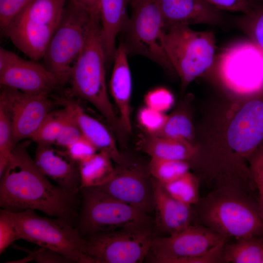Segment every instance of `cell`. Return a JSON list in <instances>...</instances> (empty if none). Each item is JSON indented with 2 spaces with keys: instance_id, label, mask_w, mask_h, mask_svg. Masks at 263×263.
I'll list each match as a JSON object with an SVG mask.
<instances>
[{
  "instance_id": "cell-1",
  "label": "cell",
  "mask_w": 263,
  "mask_h": 263,
  "mask_svg": "<svg viewBox=\"0 0 263 263\" xmlns=\"http://www.w3.org/2000/svg\"><path fill=\"white\" fill-rule=\"evenodd\" d=\"M28 142L15 145L12 156L0 176V206L19 212L38 210L76 225L78 194L53 184L39 170L27 150Z\"/></svg>"
},
{
  "instance_id": "cell-2",
  "label": "cell",
  "mask_w": 263,
  "mask_h": 263,
  "mask_svg": "<svg viewBox=\"0 0 263 263\" xmlns=\"http://www.w3.org/2000/svg\"><path fill=\"white\" fill-rule=\"evenodd\" d=\"M193 206L196 224L225 239L263 236V219L258 202L242 189L231 186L214 188Z\"/></svg>"
},
{
  "instance_id": "cell-3",
  "label": "cell",
  "mask_w": 263,
  "mask_h": 263,
  "mask_svg": "<svg viewBox=\"0 0 263 263\" xmlns=\"http://www.w3.org/2000/svg\"><path fill=\"white\" fill-rule=\"evenodd\" d=\"M107 61L100 20H94L85 47L76 61L69 80L72 94L94 106L108 122L118 141L127 143L125 130L109 99L106 83Z\"/></svg>"
},
{
  "instance_id": "cell-4",
  "label": "cell",
  "mask_w": 263,
  "mask_h": 263,
  "mask_svg": "<svg viewBox=\"0 0 263 263\" xmlns=\"http://www.w3.org/2000/svg\"><path fill=\"white\" fill-rule=\"evenodd\" d=\"M65 0H31L2 31L31 60L42 59L61 19Z\"/></svg>"
},
{
  "instance_id": "cell-5",
  "label": "cell",
  "mask_w": 263,
  "mask_h": 263,
  "mask_svg": "<svg viewBox=\"0 0 263 263\" xmlns=\"http://www.w3.org/2000/svg\"><path fill=\"white\" fill-rule=\"evenodd\" d=\"M76 227L83 236L124 228H153L148 213L96 188H81Z\"/></svg>"
},
{
  "instance_id": "cell-6",
  "label": "cell",
  "mask_w": 263,
  "mask_h": 263,
  "mask_svg": "<svg viewBox=\"0 0 263 263\" xmlns=\"http://www.w3.org/2000/svg\"><path fill=\"white\" fill-rule=\"evenodd\" d=\"M74 0L66 2L59 23L42 59L43 65L65 82L89 37L95 19Z\"/></svg>"
},
{
  "instance_id": "cell-7",
  "label": "cell",
  "mask_w": 263,
  "mask_h": 263,
  "mask_svg": "<svg viewBox=\"0 0 263 263\" xmlns=\"http://www.w3.org/2000/svg\"><path fill=\"white\" fill-rule=\"evenodd\" d=\"M163 43L167 56L185 88L212 65L216 50L214 33L197 31L189 25L166 28Z\"/></svg>"
},
{
  "instance_id": "cell-8",
  "label": "cell",
  "mask_w": 263,
  "mask_h": 263,
  "mask_svg": "<svg viewBox=\"0 0 263 263\" xmlns=\"http://www.w3.org/2000/svg\"><path fill=\"white\" fill-rule=\"evenodd\" d=\"M9 212L19 239L53 250L73 263H93L84 253L83 236L73 224L59 218L40 216L32 209Z\"/></svg>"
},
{
  "instance_id": "cell-9",
  "label": "cell",
  "mask_w": 263,
  "mask_h": 263,
  "mask_svg": "<svg viewBox=\"0 0 263 263\" xmlns=\"http://www.w3.org/2000/svg\"><path fill=\"white\" fill-rule=\"evenodd\" d=\"M130 3L132 15L121 32L128 54L145 56L175 72L164 48L165 24L157 5L153 0H131Z\"/></svg>"
},
{
  "instance_id": "cell-10",
  "label": "cell",
  "mask_w": 263,
  "mask_h": 263,
  "mask_svg": "<svg viewBox=\"0 0 263 263\" xmlns=\"http://www.w3.org/2000/svg\"><path fill=\"white\" fill-rule=\"evenodd\" d=\"M153 228H124L83 236L84 253L93 263H140L155 237Z\"/></svg>"
},
{
  "instance_id": "cell-11",
  "label": "cell",
  "mask_w": 263,
  "mask_h": 263,
  "mask_svg": "<svg viewBox=\"0 0 263 263\" xmlns=\"http://www.w3.org/2000/svg\"><path fill=\"white\" fill-rule=\"evenodd\" d=\"M219 69L225 84L235 92L251 94L263 89V53L251 41L226 48L219 57Z\"/></svg>"
},
{
  "instance_id": "cell-12",
  "label": "cell",
  "mask_w": 263,
  "mask_h": 263,
  "mask_svg": "<svg viewBox=\"0 0 263 263\" xmlns=\"http://www.w3.org/2000/svg\"><path fill=\"white\" fill-rule=\"evenodd\" d=\"M116 165L112 178L95 188L148 214L154 211V179L148 165L145 166L127 158Z\"/></svg>"
},
{
  "instance_id": "cell-13",
  "label": "cell",
  "mask_w": 263,
  "mask_h": 263,
  "mask_svg": "<svg viewBox=\"0 0 263 263\" xmlns=\"http://www.w3.org/2000/svg\"><path fill=\"white\" fill-rule=\"evenodd\" d=\"M65 81L38 61L27 60L3 47L0 48L1 86L24 93L48 94Z\"/></svg>"
},
{
  "instance_id": "cell-14",
  "label": "cell",
  "mask_w": 263,
  "mask_h": 263,
  "mask_svg": "<svg viewBox=\"0 0 263 263\" xmlns=\"http://www.w3.org/2000/svg\"><path fill=\"white\" fill-rule=\"evenodd\" d=\"M226 240L209 228L191 224L166 237L155 236L147 257L155 263H175L178 260L205 253Z\"/></svg>"
},
{
  "instance_id": "cell-15",
  "label": "cell",
  "mask_w": 263,
  "mask_h": 263,
  "mask_svg": "<svg viewBox=\"0 0 263 263\" xmlns=\"http://www.w3.org/2000/svg\"><path fill=\"white\" fill-rule=\"evenodd\" d=\"M0 106L11 123L15 144L30 138L51 111L52 103L48 94H34L1 86Z\"/></svg>"
},
{
  "instance_id": "cell-16",
  "label": "cell",
  "mask_w": 263,
  "mask_h": 263,
  "mask_svg": "<svg viewBox=\"0 0 263 263\" xmlns=\"http://www.w3.org/2000/svg\"><path fill=\"white\" fill-rule=\"evenodd\" d=\"M247 100L231 120L227 141L237 155L248 158L263 142V98Z\"/></svg>"
},
{
  "instance_id": "cell-17",
  "label": "cell",
  "mask_w": 263,
  "mask_h": 263,
  "mask_svg": "<svg viewBox=\"0 0 263 263\" xmlns=\"http://www.w3.org/2000/svg\"><path fill=\"white\" fill-rule=\"evenodd\" d=\"M39 170L67 191L78 194L80 189L78 163L51 144H38L34 159Z\"/></svg>"
},
{
  "instance_id": "cell-18",
  "label": "cell",
  "mask_w": 263,
  "mask_h": 263,
  "mask_svg": "<svg viewBox=\"0 0 263 263\" xmlns=\"http://www.w3.org/2000/svg\"><path fill=\"white\" fill-rule=\"evenodd\" d=\"M163 17L166 28L177 25H218L221 11L205 0H153Z\"/></svg>"
},
{
  "instance_id": "cell-19",
  "label": "cell",
  "mask_w": 263,
  "mask_h": 263,
  "mask_svg": "<svg viewBox=\"0 0 263 263\" xmlns=\"http://www.w3.org/2000/svg\"><path fill=\"white\" fill-rule=\"evenodd\" d=\"M155 227L168 235L177 232L192 224V206L170 196L162 185L154 179Z\"/></svg>"
},
{
  "instance_id": "cell-20",
  "label": "cell",
  "mask_w": 263,
  "mask_h": 263,
  "mask_svg": "<svg viewBox=\"0 0 263 263\" xmlns=\"http://www.w3.org/2000/svg\"><path fill=\"white\" fill-rule=\"evenodd\" d=\"M128 52L122 42L117 46L114 56L110 90L119 112V118L128 134L131 133V99L132 91L131 72Z\"/></svg>"
},
{
  "instance_id": "cell-21",
  "label": "cell",
  "mask_w": 263,
  "mask_h": 263,
  "mask_svg": "<svg viewBox=\"0 0 263 263\" xmlns=\"http://www.w3.org/2000/svg\"><path fill=\"white\" fill-rule=\"evenodd\" d=\"M131 0H98L101 35L107 61H113L116 40L128 19V4Z\"/></svg>"
},
{
  "instance_id": "cell-22",
  "label": "cell",
  "mask_w": 263,
  "mask_h": 263,
  "mask_svg": "<svg viewBox=\"0 0 263 263\" xmlns=\"http://www.w3.org/2000/svg\"><path fill=\"white\" fill-rule=\"evenodd\" d=\"M83 136L101 152L107 154L116 164L122 163L126 157L119 151L110 131L102 123L86 113L81 107L70 102Z\"/></svg>"
},
{
  "instance_id": "cell-23",
  "label": "cell",
  "mask_w": 263,
  "mask_h": 263,
  "mask_svg": "<svg viewBox=\"0 0 263 263\" xmlns=\"http://www.w3.org/2000/svg\"><path fill=\"white\" fill-rule=\"evenodd\" d=\"M140 148L150 157L184 161L189 164L197 152L189 142L149 134L141 143Z\"/></svg>"
},
{
  "instance_id": "cell-24",
  "label": "cell",
  "mask_w": 263,
  "mask_h": 263,
  "mask_svg": "<svg viewBox=\"0 0 263 263\" xmlns=\"http://www.w3.org/2000/svg\"><path fill=\"white\" fill-rule=\"evenodd\" d=\"M113 161L106 153L99 151L78 163L80 188L101 186L113 177Z\"/></svg>"
},
{
  "instance_id": "cell-25",
  "label": "cell",
  "mask_w": 263,
  "mask_h": 263,
  "mask_svg": "<svg viewBox=\"0 0 263 263\" xmlns=\"http://www.w3.org/2000/svg\"><path fill=\"white\" fill-rule=\"evenodd\" d=\"M250 237L237 239V241L224 245L223 263H263V239Z\"/></svg>"
},
{
  "instance_id": "cell-26",
  "label": "cell",
  "mask_w": 263,
  "mask_h": 263,
  "mask_svg": "<svg viewBox=\"0 0 263 263\" xmlns=\"http://www.w3.org/2000/svg\"><path fill=\"white\" fill-rule=\"evenodd\" d=\"M161 185L170 196L186 205L193 206L200 200L199 181L189 171L170 183Z\"/></svg>"
},
{
  "instance_id": "cell-27",
  "label": "cell",
  "mask_w": 263,
  "mask_h": 263,
  "mask_svg": "<svg viewBox=\"0 0 263 263\" xmlns=\"http://www.w3.org/2000/svg\"><path fill=\"white\" fill-rule=\"evenodd\" d=\"M148 167L152 178L164 185L188 172L190 164L184 161L150 157Z\"/></svg>"
},
{
  "instance_id": "cell-28",
  "label": "cell",
  "mask_w": 263,
  "mask_h": 263,
  "mask_svg": "<svg viewBox=\"0 0 263 263\" xmlns=\"http://www.w3.org/2000/svg\"><path fill=\"white\" fill-rule=\"evenodd\" d=\"M192 133V124L188 116L177 112L167 116L163 127L154 135L190 142Z\"/></svg>"
},
{
  "instance_id": "cell-29",
  "label": "cell",
  "mask_w": 263,
  "mask_h": 263,
  "mask_svg": "<svg viewBox=\"0 0 263 263\" xmlns=\"http://www.w3.org/2000/svg\"><path fill=\"white\" fill-rule=\"evenodd\" d=\"M63 119V109L51 111L30 139L38 144H55L59 135Z\"/></svg>"
},
{
  "instance_id": "cell-30",
  "label": "cell",
  "mask_w": 263,
  "mask_h": 263,
  "mask_svg": "<svg viewBox=\"0 0 263 263\" xmlns=\"http://www.w3.org/2000/svg\"><path fill=\"white\" fill-rule=\"evenodd\" d=\"M63 109V119L60 131L56 145L66 148L83 135L70 102Z\"/></svg>"
},
{
  "instance_id": "cell-31",
  "label": "cell",
  "mask_w": 263,
  "mask_h": 263,
  "mask_svg": "<svg viewBox=\"0 0 263 263\" xmlns=\"http://www.w3.org/2000/svg\"><path fill=\"white\" fill-rule=\"evenodd\" d=\"M15 146L10 120L0 106V176L9 162Z\"/></svg>"
},
{
  "instance_id": "cell-32",
  "label": "cell",
  "mask_w": 263,
  "mask_h": 263,
  "mask_svg": "<svg viewBox=\"0 0 263 263\" xmlns=\"http://www.w3.org/2000/svg\"><path fill=\"white\" fill-rule=\"evenodd\" d=\"M242 19L243 28L250 38L263 53V2L253 6L250 11Z\"/></svg>"
},
{
  "instance_id": "cell-33",
  "label": "cell",
  "mask_w": 263,
  "mask_h": 263,
  "mask_svg": "<svg viewBox=\"0 0 263 263\" xmlns=\"http://www.w3.org/2000/svg\"><path fill=\"white\" fill-rule=\"evenodd\" d=\"M167 116L164 113L146 106L139 110L137 118L139 123L148 134L154 135L161 130Z\"/></svg>"
},
{
  "instance_id": "cell-34",
  "label": "cell",
  "mask_w": 263,
  "mask_h": 263,
  "mask_svg": "<svg viewBox=\"0 0 263 263\" xmlns=\"http://www.w3.org/2000/svg\"><path fill=\"white\" fill-rule=\"evenodd\" d=\"M19 239L15 222L9 211L1 209L0 211V254L10 245Z\"/></svg>"
},
{
  "instance_id": "cell-35",
  "label": "cell",
  "mask_w": 263,
  "mask_h": 263,
  "mask_svg": "<svg viewBox=\"0 0 263 263\" xmlns=\"http://www.w3.org/2000/svg\"><path fill=\"white\" fill-rule=\"evenodd\" d=\"M146 106L163 112L168 110L174 103V97L168 89L158 87L149 91L144 98Z\"/></svg>"
},
{
  "instance_id": "cell-36",
  "label": "cell",
  "mask_w": 263,
  "mask_h": 263,
  "mask_svg": "<svg viewBox=\"0 0 263 263\" xmlns=\"http://www.w3.org/2000/svg\"><path fill=\"white\" fill-rule=\"evenodd\" d=\"M13 247L26 252L32 259L33 261L38 263H72L70 260L58 252L51 249L40 247L36 250H30L18 245Z\"/></svg>"
},
{
  "instance_id": "cell-37",
  "label": "cell",
  "mask_w": 263,
  "mask_h": 263,
  "mask_svg": "<svg viewBox=\"0 0 263 263\" xmlns=\"http://www.w3.org/2000/svg\"><path fill=\"white\" fill-rule=\"evenodd\" d=\"M70 157L77 163L89 158L96 153L97 149L82 136L66 148Z\"/></svg>"
},
{
  "instance_id": "cell-38",
  "label": "cell",
  "mask_w": 263,
  "mask_h": 263,
  "mask_svg": "<svg viewBox=\"0 0 263 263\" xmlns=\"http://www.w3.org/2000/svg\"><path fill=\"white\" fill-rule=\"evenodd\" d=\"M31 0H0V28L2 31L11 20Z\"/></svg>"
},
{
  "instance_id": "cell-39",
  "label": "cell",
  "mask_w": 263,
  "mask_h": 263,
  "mask_svg": "<svg viewBox=\"0 0 263 263\" xmlns=\"http://www.w3.org/2000/svg\"><path fill=\"white\" fill-rule=\"evenodd\" d=\"M220 11L248 13L252 7L249 0H205Z\"/></svg>"
},
{
  "instance_id": "cell-40",
  "label": "cell",
  "mask_w": 263,
  "mask_h": 263,
  "mask_svg": "<svg viewBox=\"0 0 263 263\" xmlns=\"http://www.w3.org/2000/svg\"><path fill=\"white\" fill-rule=\"evenodd\" d=\"M249 170L258 190H263V146L248 158Z\"/></svg>"
},
{
  "instance_id": "cell-41",
  "label": "cell",
  "mask_w": 263,
  "mask_h": 263,
  "mask_svg": "<svg viewBox=\"0 0 263 263\" xmlns=\"http://www.w3.org/2000/svg\"><path fill=\"white\" fill-rule=\"evenodd\" d=\"M87 10L94 18L99 19L98 0H74Z\"/></svg>"
},
{
  "instance_id": "cell-42",
  "label": "cell",
  "mask_w": 263,
  "mask_h": 263,
  "mask_svg": "<svg viewBox=\"0 0 263 263\" xmlns=\"http://www.w3.org/2000/svg\"><path fill=\"white\" fill-rule=\"evenodd\" d=\"M258 190V197L257 199V202L261 214L263 219V190Z\"/></svg>"
},
{
  "instance_id": "cell-43",
  "label": "cell",
  "mask_w": 263,
  "mask_h": 263,
  "mask_svg": "<svg viewBox=\"0 0 263 263\" xmlns=\"http://www.w3.org/2000/svg\"><path fill=\"white\" fill-rule=\"evenodd\" d=\"M256 0L260 1V2H263V0Z\"/></svg>"
},
{
  "instance_id": "cell-44",
  "label": "cell",
  "mask_w": 263,
  "mask_h": 263,
  "mask_svg": "<svg viewBox=\"0 0 263 263\" xmlns=\"http://www.w3.org/2000/svg\"></svg>"
}]
</instances>
